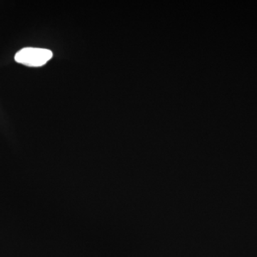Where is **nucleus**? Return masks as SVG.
Here are the masks:
<instances>
[{"label": "nucleus", "instance_id": "1", "mask_svg": "<svg viewBox=\"0 0 257 257\" xmlns=\"http://www.w3.org/2000/svg\"><path fill=\"white\" fill-rule=\"evenodd\" d=\"M52 57V51L47 49L25 47L17 52L15 60L28 67H39L45 65Z\"/></svg>", "mask_w": 257, "mask_h": 257}]
</instances>
